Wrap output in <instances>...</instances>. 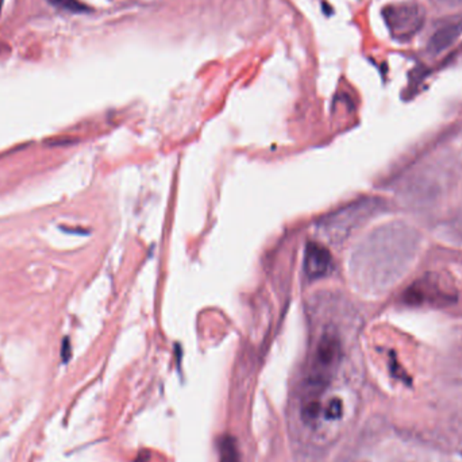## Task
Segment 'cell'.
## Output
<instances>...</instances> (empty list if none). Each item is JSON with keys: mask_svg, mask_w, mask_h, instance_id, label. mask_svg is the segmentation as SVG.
Returning <instances> with one entry per match:
<instances>
[{"mask_svg": "<svg viewBox=\"0 0 462 462\" xmlns=\"http://www.w3.org/2000/svg\"><path fill=\"white\" fill-rule=\"evenodd\" d=\"M221 461L219 462H239V452L236 441L231 437H225L219 447Z\"/></svg>", "mask_w": 462, "mask_h": 462, "instance_id": "cell-4", "label": "cell"}, {"mask_svg": "<svg viewBox=\"0 0 462 462\" xmlns=\"http://www.w3.org/2000/svg\"><path fill=\"white\" fill-rule=\"evenodd\" d=\"M390 15L387 16L393 32H398L399 35L409 34L415 32L422 22L420 8L411 7V5H399L398 8H391Z\"/></svg>", "mask_w": 462, "mask_h": 462, "instance_id": "cell-3", "label": "cell"}, {"mask_svg": "<svg viewBox=\"0 0 462 462\" xmlns=\"http://www.w3.org/2000/svg\"><path fill=\"white\" fill-rule=\"evenodd\" d=\"M53 5H59L61 8H67L70 11H78L80 5L76 3V0H51Z\"/></svg>", "mask_w": 462, "mask_h": 462, "instance_id": "cell-5", "label": "cell"}, {"mask_svg": "<svg viewBox=\"0 0 462 462\" xmlns=\"http://www.w3.org/2000/svg\"><path fill=\"white\" fill-rule=\"evenodd\" d=\"M333 258L330 252L317 242H309L304 254V271L310 279H319L330 271Z\"/></svg>", "mask_w": 462, "mask_h": 462, "instance_id": "cell-2", "label": "cell"}, {"mask_svg": "<svg viewBox=\"0 0 462 462\" xmlns=\"http://www.w3.org/2000/svg\"><path fill=\"white\" fill-rule=\"evenodd\" d=\"M3 0H0V7H2Z\"/></svg>", "mask_w": 462, "mask_h": 462, "instance_id": "cell-7", "label": "cell"}, {"mask_svg": "<svg viewBox=\"0 0 462 462\" xmlns=\"http://www.w3.org/2000/svg\"><path fill=\"white\" fill-rule=\"evenodd\" d=\"M70 357V344L69 341H68V338L64 339V342H62V361L64 363H68V360H69Z\"/></svg>", "mask_w": 462, "mask_h": 462, "instance_id": "cell-6", "label": "cell"}, {"mask_svg": "<svg viewBox=\"0 0 462 462\" xmlns=\"http://www.w3.org/2000/svg\"><path fill=\"white\" fill-rule=\"evenodd\" d=\"M339 355L341 346L338 338L331 333L322 336L318 342L301 395L300 412L304 422L314 423L322 414V396L338 365Z\"/></svg>", "mask_w": 462, "mask_h": 462, "instance_id": "cell-1", "label": "cell"}]
</instances>
